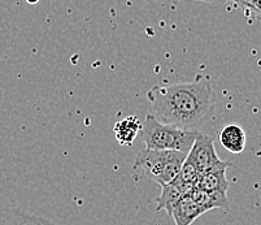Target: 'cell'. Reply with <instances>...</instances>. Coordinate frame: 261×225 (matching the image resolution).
<instances>
[{"mask_svg": "<svg viewBox=\"0 0 261 225\" xmlns=\"http://www.w3.org/2000/svg\"><path fill=\"white\" fill-rule=\"evenodd\" d=\"M151 115L167 125L192 129L203 124L215 106V94L208 80L153 86L147 92Z\"/></svg>", "mask_w": 261, "mask_h": 225, "instance_id": "6da1fadb", "label": "cell"}, {"mask_svg": "<svg viewBox=\"0 0 261 225\" xmlns=\"http://www.w3.org/2000/svg\"><path fill=\"white\" fill-rule=\"evenodd\" d=\"M142 141L149 150H169L189 154L199 132L163 124L151 113L142 124Z\"/></svg>", "mask_w": 261, "mask_h": 225, "instance_id": "7a4b0ae2", "label": "cell"}, {"mask_svg": "<svg viewBox=\"0 0 261 225\" xmlns=\"http://www.w3.org/2000/svg\"><path fill=\"white\" fill-rule=\"evenodd\" d=\"M187 154L169 150H141L135 156L134 169H142L147 179L156 184H169L177 177Z\"/></svg>", "mask_w": 261, "mask_h": 225, "instance_id": "3957f363", "label": "cell"}, {"mask_svg": "<svg viewBox=\"0 0 261 225\" xmlns=\"http://www.w3.org/2000/svg\"><path fill=\"white\" fill-rule=\"evenodd\" d=\"M187 158L194 163L196 169L199 170V173L210 172L216 168L231 164L230 162H224L218 158L212 137L200 133V132H199L195 142L192 144L190 153L187 154Z\"/></svg>", "mask_w": 261, "mask_h": 225, "instance_id": "277c9868", "label": "cell"}, {"mask_svg": "<svg viewBox=\"0 0 261 225\" xmlns=\"http://www.w3.org/2000/svg\"><path fill=\"white\" fill-rule=\"evenodd\" d=\"M229 167H231V164L200 173L196 180L195 186L201 190L207 191V193L213 194V195L227 196V190H229L230 185L226 179V169Z\"/></svg>", "mask_w": 261, "mask_h": 225, "instance_id": "5b68a950", "label": "cell"}, {"mask_svg": "<svg viewBox=\"0 0 261 225\" xmlns=\"http://www.w3.org/2000/svg\"><path fill=\"white\" fill-rule=\"evenodd\" d=\"M167 212L173 219L174 225H191L201 215L207 214L208 211L187 195L178 201Z\"/></svg>", "mask_w": 261, "mask_h": 225, "instance_id": "8992f818", "label": "cell"}, {"mask_svg": "<svg viewBox=\"0 0 261 225\" xmlns=\"http://www.w3.org/2000/svg\"><path fill=\"white\" fill-rule=\"evenodd\" d=\"M194 186H195V185L175 184V182L160 185L161 193L155 199L156 211H168L172 206H174L178 201H181L182 198L189 195L190 191L192 190Z\"/></svg>", "mask_w": 261, "mask_h": 225, "instance_id": "52a82bcc", "label": "cell"}, {"mask_svg": "<svg viewBox=\"0 0 261 225\" xmlns=\"http://www.w3.org/2000/svg\"><path fill=\"white\" fill-rule=\"evenodd\" d=\"M142 130V121L137 116L130 115L121 118L113 127L115 137L121 146H132Z\"/></svg>", "mask_w": 261, "mask_h": 225, "instance_id": "ba28073f", "label": "cell"}, {"mask_svg": "<svg viewBox=\"0 0 261 225\" xmlns=\"http://www.w3.org/2000/svg\"><path fill=\"white\" fill-rule=\"evenodd\" d=\"M0 225H55L40 216L17 208H0Z\"/></svg>", "mask_w": 261, "mask_h": 225, "instance_id": "9c48e42d", "label": "cell"}, {"mask_svg": "<svg viewBox=\"0 0 261 225\" xmlns=\"http://www.w3.org/2000/svg\"><path fill=\"white\" fill-rule=\"evenodd\" d=\"M246 132L239 125L230 124L220 132V143L231 154H241L246 148Z\"/></svg>", "mask_w": 261, "mask_h": 225, "instance_id": "30bf717a", "label": "cell"}, {"mask_svg": "<svg viewBox=\"0 0 261 225\" xmlns=\"http://www.w3.org/2000/svg\"><path fill=\"white\" fill-rule=\"evenodd\" d=\"M189 196L191 199L195 201L198 205L204 207L205 210L210 211L215 210V208H221V210H229L230 203L227 196H220V195H213V194L207 193V191L201 190V189L194 186L192 190L190 191Z\"/></svg>", "mask_w": 261, "mask_h": 225, "instance_id": "8fae6325", "label": "cell"}, {"mask_svg": "<svg viewBox=\"0 0 261 225\" xmlns=\"http://www.w3.org/2000/svg\"><path fill=\"white\" fill-rule=\"evenodd\" d=\"M199 174L200 173H199V170L196 169L195 165H194V163H192L189 158H186L185 163L182 164L179 173L177 174V177H175L172 182L185 185H195Z\"/></svg>", "mask_w": 261, "mask_h": 225, "instance_id": "7c38bea8", "label": "cell"}, {"mask_svg": "<svg viewBox=\"0 0 261 225\" xmlns=\"http://www.w3.org/2000/svg\"><path fill=\"white\" fill-rule=\"evenodd\" d=\"M196 2H207V3H224V2H237L243 4V0H196Z\"/></svg>", "mask_w": 261, "mask_h": 225, "instance_id": "4fadbf2b", "label": "cell"}, {"mask_svg": "<svg viewBox=\"0 0 261 225\" xmlns=\"http://www.w3.org/2000/svg\"><path fill=\"white\" fill-rule=\"evenodd\" d=\"M26 2H28L29 4H37L39 0H26Z\"/></svg>", "mask_w": 261, "mask_h": 225, "instance_id": "5bb4252c", "label": "cell"}]
</instances>
